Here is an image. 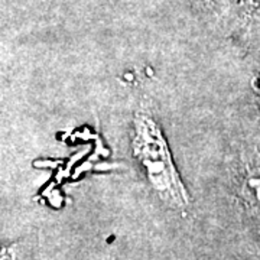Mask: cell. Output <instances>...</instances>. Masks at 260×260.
I'll use <instances>...</instances> for the list:
<instances>
[{
    "label": "cell",
    "instance_id": "cell-1",
    "mask_svg": "<svg viewBox=\"0 0 260 260\" xmlns=\"http://www.w3.org/2000/svg\"><path fill=\"white\" fill-rule=\"evenodd\" d=\"M132 149L156 194L175 208L188 207L189 197L179 178L167 140L158 124L146 114L139 113L133 120Z\"/></svg>",
    "mask_w": 260,
    "mask_h": 260
},
{
    "label": "cell",
    "instance_id": "cell-2",
    "mask_svg": "<svg viewBox=\"0 0 260 260\" xmlns=\"http://www.w3.org/2000/svg\"><path fill=\"white\" fill-rule=\"evenodd\" d=\"M240 195L250 207L260 208V168H251L244 174Z\"/></svg>",
    "mask_w": 260,
    "mask_h": 260
},
{
    "label": "cell",
    "instance_id": "cell-3",
    "mask_svg": "<svg viewBox=\"0 0 260 260\" xmlns=\"http://www.w3.org/2000/svg\"><path fill=\"white\" fill-rule=\"evenodd\" d=\"M259 90H260V75H259Z\"/></svg>",
    "mask_w": 260,
    "mask_h": 260
}]
</instances>
